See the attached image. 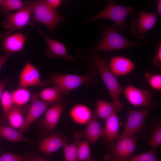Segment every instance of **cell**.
Listing matches in <instances>:
<instances>
[{
    "label": "cell",
    "instance_id": "d6a6232c",
    "mask_svg": "<svg viewBox=\"0 0 161 161\" xmlns=\"http://www.w3.org/2000/svg\"><path fill=\"white\" fill-rule=\"evenodd\" d=\"M32 154L31 153L24 156H19L8 152L0 156V161H21Z\"/></svg>",
    "mask_w": 161,
    "mask_h": 161
},
{
    "label": "cell",
    "instance_id": "8d00e7d4",
    "mask_svg": "<svg viewBox=\"0 0 161 161\" xmlns=\"http://www.w3.org/2000/svg\"><path fill=\"white\" fill-rule=\"evenodd\" d=\"M30 155L25 159V161H48L45 158L40 157L37 156H30Z\"/></svg>",
    "mask_w": 161,
    "mask_h": 161
},
{
    "label": "cell",
    "instance_id": "74e56055",
    "mask_svg": "<svg viewBox=\"0 0 161 161\" xmlns=\"http://www.w3.org/2000/svg\"><path fill=\"white\" fill-rule=\"evenodd\" d=\"M12 55L11 53H5L4 55L0 57V70L5 62Z\"/></svg>",
    "mask_w": 161,
    "mask_h": 161
},
{
    "label": "cell",
    "instance_id": "7402d4cb",
    "mask_svg": "<svg viewBox=\"0 0 161 161\" xmlns=\"http://www.w3.org/2000/svg\"><path fill=\"white\" fill-rule=\"evenodd\" d=\"M0 135L8 140L13 142L23 141L33 143L32 141L24 137L19 131H17L10 125L5 123L0 117Z\"/></svg>",
    "mask_w": 161,
    "mask_h": 161
},
{
    "label": "cell",
    "instance_id": "2e32d148",
    "mask_svg": "<svg viewBox=\"0 0 161 161\" xmlns=\"http://www.w3.org/2000/svg\"><path fill=\"white\" fill-rule=\"evenodd\" d=\"M66 140V138L60 134L52 132L40 141L39 148L47 156H48L63 147Z\"/></svg>",
    "mask_w": 161,
    "mask_h": 161
},
{
    "label": "cell",
    "instance_id": "44dd1931",
    "mask_svg": "<svg viewBox=\"0 0 161 161\" xmlns=\"http://www.w3.org/2000/svg\"><path fill=\"white\" fill-rule=\"evenodd\" d=\"M29 106L13 104L6 117L10 125L15 129H20L24 120Z\"/></svg>",
    "mask_w": 161,
    "mask_h": 161
},
{
    "label": "cell",
    "instance_id": "9a60e30c",
    "mask_svg": "<svg viewBox=\"0 0 161 161\" xmlns=\"http://www.w3.org/2000/svg\"><path fill=\"white\" fill-rule=\"evenodd\" d=\"M63 110V105L60 102L47 109L45 112L42 121V129L44 132H52L55 129Z\"/></svg>",
    "mask_w": 161,
    "mask_h": 161
},
{
    "label": "cell",
    "instance_id": "ba28073f",
    "mask_svg": "<svg viewBox=\"0 0 161 161\" xmlns=\"http://www.w3.org/2000/svg\"><path fill=\"white\" fill-rule=\"evenodd\" d=\"M157 18L155 13L140 10L138 18H134L131 23L132 33L137 39H144L146 33L154 26Z\"/></svg>",
    "mask_w": 161,
    "mask_h": 161
},
{
    "label": "cell",
    "instance_id": "f1b7e54d",
    "mask_svg": "<svg viewBox=\"0 0 161 161\" xmlns=\"http://www.w3.org/2000/svg\"><path fill=\"white\" fill-rule=\"evenodd\" d=\"M77 156L78 161H89L92 159L87 140L79 143L77 148Z\"/></svg>",
    "mask_w": 161,
    "mask_h": 161
},
{
    "label": "cell",
    "instance_id": "603a6c76",
    "mask_svg": "<svg viewBox=\"0 0 161 161\" xmlns=\"http://www.w3.org/2000/svg\"><path fill=\"white\" fill-rule=\"evenodd\" d=\"M84 136V131H80L74 134V141L70 144L64 143L63 146L65 161H78L77 148L82 138Z\"/></svg>",
    "mask_w": 161,
    "mask_h": 161
},
{
    "label": "cell",
    "instance_id": "d4e9b609",
    "mask_svg": "<svg viewBox=\"0 0 161 161\" xmlns=\"http://www.w3.org/2000/svg\"><path fill=\"white\" fill-rule=\"evenodd\" d=\"M148 131L151 134L148 143L151 149H155L161 145V121L152 119L149 124Z\"/></svg>",
    "mask_w": 161,
    "mask_h": 161
},
{
    "label": "cell",
    "instance_id": "ac0fdd59",
    "mask_svg": "<svg viewBox=\"0 0 161 161\" xmlns=\"http://www.w3.org/2000/svg\"><path fill=\"white\" fill-rule=\"evenodd\" d=\"M109 67L115 76H121L131 72L134 68V64L129 59L120 56L112 57Z\"/></svg>",
    "mask_w": 161,
    "mask_h": 161
},
{
    "label": "cell",
    "instance_id": "30bf717a",
    "mask_svg": "<svg viewBox=\"0 0 161 161\" xmlns=\"http://www.w3.org/2000/svg\"><path fill=\"white\" fill-rule=\"evenodd\" d=\"M31 103L27 110L23 124L19 129L22 134L30 126L38 117L44 113L49 106L52 103L45 102L39 98L38 93L31 95Z\"/></svg>",
    "mask_w": 161,
    "mask_h": 161
},
{
    "label": "cell",
    "instance_id": "60d3db41",
    "mask_svg": "<svg viewBox=\"0 0 161 161\" xmlns=\"http://www.w3.org/2000/svg\"><path fill=\"white\" fill-rule=\"evenodd\" d=\"M89 161H95L94 160H93V159H92L91 160H90Z\"/></svg>",
    "mask_w": 161,
    "mask_h": 161
},
{
    "label": "cell",
    "instance_id": "f546056e",
    "mask_svg": "<svg viewBox=\"0 0 161 161\" xmlns=\"http://www.w3.org/2000/svg\"><path fill=\"white\" fill-rule=\"evenodd\" d=\"M1 100L4 115L6 116L14 104L11 93L7 90L4 91Z\"/></svg>",
    "mask_w": 161,
    "mask_h": 161
},
{
    "label": "cell",
    "instance_id": "3957f363",
    "mask_svg": "<svg viewBox=\"0 0 161 161\" xmlns=\"http://www.w3.org/2000/svg\"><path fill=\"white\" fill-rule=\"evenodd\" d=\"M100 30L102 37L100 41L95 46L86 49L88 51L109 52L127 47H140V44L131 41L120 34L114 24L109 27L102 25Z\"/></svg>",
    "mask_w": 161,
    "mask_h": 161
},
{
    "label": "cell",
    "instance_id": "4fadbf2b",
    "mask_svg": "<svg viewBox=\"0 0 161 161\" xmlns=\"http://www.w3.org/2000/svg\"><path fill=\"white\" fill-rule=\"evenodd\" d=\"M38 32L44 37L47 44L48 47L44 51L48 60L54 59L56 56H58L66 61H75L76 60L75 57L68 54L65 46L62 43L51 38L41 30H39Z\"/></svg>",
    "mask_w": 161,
    "mask_h": 161
},
{
    "label": "cell",
    "instance_id": "9c48e42d",
    "mask_svg": "<svg viewBox=\"0 0 161 161\" xmlns=\"http://www.w3.org/2000/svg\"><path fill=\"white\" fill-rule=\"evenodd\" d=\"M27 38L26 35L22 33H12V32L8 31L0 33V51L12 54L21 52H23Z\"/></svg>",
    "mask_w": 161,
    "mask_h": 161
},
{
    "label": "cell",
    "instance_id": "e575fe53",
    "mask_svg": "<svg viewBox=\"0 0 161 161\" xmlns=\"http://www.w3.org/2000/svg\"><path fill=\"white\" fill-rule=\"evenodd\" d=\"M45 2L52 8L55 9L60 5L61 1L60 0H45Z\"/></svg>",
    "mask_w": 161,
    "mask_h": 161
},
{
    "label": "cell",
    "instance_id": "7a4b0ae2",
    "mask_svg": "<svg viewBox=\"0 0 161 161\" xmlns=\"http://www.w3.org/2000/svg\"><path fill=\"white\" fill-rule=\"evenodd\" d=\"M97 70L89 69L85 75L52 73L49 78L42 80L44 86L51 84L58 87L63 95H68L70 92L84 85L89 87L96 85L98 79Z\"/></svg>",
    "mask_w": 161,
    "mask_h": 161
},
{
    "label": "cell",
    "instance_id": "8fae6325",
    "mask_svg": "<svg viewBox=\"0 0 161 161\" xmlns=\"http://www.w3.org/2000/svg\"><path fill=\"white\" fill-rule=\"evenodd\" d=\"M28 1L24 8L13 13H9L6 16L5 19L1 23L4 28L12 32L29 24L32 11L28 5Z\"/></svg>",
    "mask_w": 161,
    "mask_h": 161
},
{
    "label": "cell",
    "instance_id": "cb8c5ba5",
    "mask_svg": "<svg viewBox=\"0 0 161 161\" xmlns=\"http://www.w3.org/2000/svg\"><path fill=\"white\" fill-rule=\"evenodd\" d=\"M69 114L74 121L82 124L87 123L92 115L90 109L82 104H78L74 106L70 111Z\"/></svg>",
    "mask_w": 161,
    "mask_h": 161
},
{
    "label": "cell",
    "instance_id": "ffe728a7",
    "mask_svg": "<svg viewBox=\"0 0 161 161\" xmlns=\"http://www.w3.org/2000/svg\"><path fill=\"white\" fill-rule=\"evenodd\" d=\"M87 124L84 136L94 145L100 137L103 136L104 128L98 122L94 114Z\"/></svg>",
    "mask_w": 161,
    "mask_h": 161
},
{
    "label": "cell",
    "instance_id": "52a82bcc",
    "mask_svg": "<svg viewBox=\"0 0 161 161\" xmlns=\"http://www.w3.org/2000/svg\"><path fill=\"white\" fill-rule=\"evenodd\" d=\"M137 137L134 135L126 137L117 140L116 144H109L106 148L109 153L105 154V161H127L135 149Z\"/></svg>",
    "mask_w": 161,
    "mask_h": 161
},
{
    "label": "cell",
    "instance_id": "4dcf8cb0",
    "mask_svg": "<svg viewBox=\"0 0 161 161\" xmlns=\"http://www.w3.org/2000/svg\"><path fill=\"white\" fill-rule=\"evenodd\" d=\"M155 149H151L148 151L130 157L127 161H159Z\"/></svg>",
    "mask_w": 161,
    "mask_h": 161
},
{
    "label": "cell",
    "instance_id": "ab89813d",
    "mask_svg": "<svg viewBox=\"0 0 161 161\" xmlns=\"http://www.w3.org/2000/svg\"><path fill=\"white\" fill-rule=\"evenodd\" d=\"M2 1V0H0V4H1V2ZM9 13H10L9 12H5L3 11H0V14L2 15H3L5 16H7Z\"/></svg>",
    "mask_w": 161,
    "mask_h": 161
},
{
    "label": "cell",
    "instance_id": "484cf974",
    "mask_svg": "<svg viewBox=\"0 0 161 161\" xmlns=\"http://www.w3.org/2000/svg\"><path fill=\"white\" fill-rule=\"evenodd\" d=\"M62 95L60 90L57 87L54 86L45 89L40 92L38 95L42 100L54 104L60 101Z\"/></svg>",
    "mask_w": 161,
    "mask_h": 161
},
{
    "label": "cell",
    "instance_id": "d590c367",
    "mask_svg": "<svg viewBox=\"0 0 161 161\" xmlns=\"http://www.w3.org/2000/svg\"><path fill=\"white\" fill-rule=\"evenodd\" d=\"M10 80L9 78L0 81V99H1L4 90Z\"/></svg>",
    "mask_w": 161,
    "mask_h": 161
},
{
    "label": "cell",
    "instance_id": "8992f818",
    "mask_svg": "<svg viewBox=\"0 0 161 161\" xmlns=\"http://www.w3.org/2000/svg\"><path fill=\"white\" fill-rule=\"evenodd\" d=\"M157 103L151 102L144 108L128 111L125 127L118 140L139 134L145 135V121L149 113L157 107Z\"/></svg>",
    "mask_w": 161,
    "mask_h": 161
},
{
    "label": "cell",
    "instance_id": "4316f807",
    "mask_svg": "<svg viewBox=\"0 0 161 161\" xmlns=\"http://www.w3.org/2000/svg\"><path fill=\"white\" fill-rule=\"evenodd\" d=\"M14 104L24 105L30 100L31 95L30 91L26 88L21 87L11 93Z\"/></svg>",
    "mask_w": 161,
    "mask_h": 161
},
{
    "label": "cell",
    "instance_id": "7c38bea8",
    "mask_svg": "<svg viewBox=\"0 0 161 161\" xmlns=\"http://www.w3.org/2000/svg\"><path fill=\"white\" fill-rule=\"evenodd\" d=\"M123 91L128 101L135 107H145L151 102L152 93L149 90L138 89L128 85Z\"/></svg>",
    "mask_w": 161,
    "mask_h": 161
},
{
    "label": "cell",
    "instance_id": "277c9868",
    "mask_svg": "<svg viewBox=\"0 0 161 161\" xmlns=\"http://www.w3.org/2000/svg\"><path fill=\"white\" fill-rule=\"evenodd\" d=\"M116 0L106 1L107 5L103 10L86 21L85 24L101 19H108L114 21L118 31H125L127 29L126 17L131 13L135 11L134 6H125L116 4Z\"/></svg>",
    "mask_w": 161,
    "mask_h": 161
},
{
    "label": "cell",
    "instance_id": "6da1fadb",
    "mask_svg": "<svg viewBox=\"0 0 161 161\" xmlns=\"http://www.w3.org/2000/svg\"><path fill=\"white\" fill-rule=\"evenodd\" d=\"M76 55L85 61L92 69H97L98 73L107 87L112 101L120 100L123 89L110 70L105 59L97 52H89L86 49L82 48L77 49Z\"/></svg>",
    "mask_w": 161,
    "mask_h": 161
},
{
    "label": "cell",
    "instance_id": "e0dca14e",
    "mask_svg": "<svg viewBox=\"0 0 161 161\" xmlns=\"http://www.w3.org/2000/svg\"><path fill=\"white\" fill-rule=\"evenodd\" d=\"M96 105L94 114L96 117L105 119L113 114L119 112L124 107L120 100L109 102L100 99L97 101Z\"/></svg>",
    "mask_w": 161,
    "mask_h": 161
},
{
    "label": "cell",
    "instance_id": "d6986e66",
    "mask_svg": "<svg viewBox=\"0 0 161 161\" xmlns=\"http://www.w3.org/2000/svg\"><path fill=\"white\" fill-rule=\"evenodd\" d=\"M120 124L116 113L113 114L106 119L103 137L106 143L110 144L118 140L120 135L119 132Z\"/></svg>",
    "mask_w": 161,
    "mask_h": 161
},
{
    "label": "cell",
    "instance_id": "b9f144b4",
    "mask_svg": "<svg viewBox=\"0 0 161 161\" xmlns=\"http://www.w3.org/2000/svg\"><path fill=\"white\" fill-rule=\"evenodd\" d=\"M1 135H0V139H1Z\"/></svg>",
    "mask_w": 161,
    "mask_h": 161
},
{
    "label": "cell",
    "instance_id": "1f68e13d",
    "mask_svg": "<svg viewBox=\"0 0 161 161\" xmlns=\"http://www.w3.org/2000/svg\"><path fill=\"white\" fill-rule=\"evenodd\" d=\"M145 77L152 88L157 90L161 89V74L154 75L151 72L148 71L145 74Z\"/></svg>",
    "mask_w": 161,
    "mask_h": 161
},
{
    "label": "cell",
    "instance_id": "836d02e7",
    "mask_svg": "<svg viewBox=\"0 0 161 161\" xmlns=\"http://www.w3.org/2000/svg\"><path fill=\"white\" fill-rule=\"evenodd\" d=\"M153 63L159 69L161 68V43H160L157 53L154 56Z\"/></svg>",
    "mask_w": 161,
    "mask_h": 161
},
{
    "label": "cell",
    "instance_id": "83f0119b",
    "mask_svg": "<svg viewBox=\"0 0 161 161\" xmlns=\"http://www.w3.org/2000/svg\"><path fill=\"white\" fill-rule=\"evenodd\" d=\"M27 1L20 0H2L0 6L3 11L9 12L13 10H20L27 5Z\"/></svg>",
    "mask_w": 161,
    "mask_h": 161
},
{
    "label": "cell",
    "instance_id": "5bb4252c",
    "mask_svg": "<svg viewBox=\"0 0 161 161\" xmlns=\"http://www.w3.org/2000/svg\"><path fill=\"white\" fill-rule=\"evenodd\" d=\"M19 84L21 87L44 86L38 70L29 61L26 63L21 72Z\"/></svg>",
    "mask_w": 161,
    "mask_h": 161
},
{
    "label": "cell",
    "instance_id": "f35d334b",
    "mask_svg": "<svg viewBox=\"0 0 161 161\" xmlns=\"http://www.w3.org/2000/svg\"><path fill=\"white\" fill-rule=\"evenodd\" d=\"M157 11L158 14L161 15V0H158L157 1Z\"/></svg>",
    "mask_w": 161,
    "mask_h": 161
},
{
    "label": "cell",
    "instance_id": "5b68a950",
    "mask_svg": "<svg viewBox=\"0 0 161 161\" xmlns=\"http://www.w3.org/2000/svg\"><path fill=\"white\" fill-rule=\"evenodd\" d=\"M28 5L34 14L30 21V25L33 27L36 23H41L48 28L51 35L57 25L65 20L44 0L29 1Z\"/></svg>",
    "mask_w": 161,
    "mask_h": 161
}]
</instances>
